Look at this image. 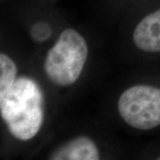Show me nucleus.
<instances>
[{
	"label": "nucleus",
	"instance_id": "obj_1",
	"mask_svg": "<svg viewBox=\"0 0 160 160\" xmlns=\"http://www.w3.org/2000/svg\"><path fill=\"white\" fill-rule=\"evenodd\" d=\"M0 115L12 135L29 141L44 121V97L39 86L29 78H19L0 104Z\"/></svg>",
	"mask_w": 160,
	"mask_h": 160
},
{
	"label": "nucleus",
	"instance_id": "obj_2",
	"mask_svg": "<svg viewBox=\"0 0 160 160\" xmlns=\"http://www.w3.org/2000/svg\"><path fill=\"white\" fill-rule=\"evenodd\" d=\"M88 56V46L83 36L75 29L63 30L47 52L44 69L52 82L68 86L78 79Z\"/></svg>",
	"mask_w": 160,
	"mask_h": 160
},
{
	"label": "nucleus",
	"instance_id": "obj_3",
	"mask_svg": "<svg viewBox=\"0 0 160 160\" xmlns=\"http://www.w3.org/2000/svg\"><path fill=\"white\" fill-rule=\"evenodd\" d=\"M121 118L139 130L160 126V89L149 86H134L125 91L118 100Z\"/></svg>",
	"mask_w": 160,
	"mask_h": 160
},
{
	"label": "nucleus",
	"instance_id": "obj_4",
	"mask_svg": "<svg viewBox=\"0 0 160 160\" xmlns=\"http://www.w3.org/2000/svg\"><path fill=\"white\" fill-rule=\"evenodd\" d=\"M133 42L144 52H160V9L148 14L139 22L133 32Z\"/></svg>",
	"mask_w": 160,
	"mask_h": 160
},
{
	"label": "nucleus",
	"instance_id": "obj_5",
	"mask_svg": "<svg viewBox=\"0 0 160 160\" xmlns=\"http://www.w3.org/2000/svg\"><path fill=\"white\" fill-rule=\"evenodd\" d=\"M54 160H98L100 154L95 143L86 136L74 138L55 149L50 157Z\"/></svg>",
	"mask_w": 160,
	"mask_h": 160
},
{
	"label": "nucleus",
	"instance_id": "obj_6",
	"mask_svg": "<svg viewBox=\"0 0 160 160\" xmlns=\"http://www.w3.org/2000/svg\"><path fill=\"white\" fill-rule=\"evenodd\" d=\"M15 62L5 53L0 52V104L16 80Z\"/></svg>",
	"mask_w": 160,
	"mask_h": 160
},
{
	"label": "nucleus",
	"instance_id": "obj_7",
	"mask_svg": "<svg viewBox=\"0 0 160 160\" xmlns=\"http://www.w3.org/2000/svg\"><path fill=\"white\" fill-rule=\"evenodd\" d=\"M52 35L51 27L46 22L36 23L31 29V36L37 41H45Z\"/></svg>",
	"mask_w": 160,
	"mask_h": 160
},
{
	"label": "nucleus",
	"instance_id": "obj_8",
	"mask_svg": "<svg viewBox=\"0 0 160 160\" xmlns=\"http://www.w3.org/2000/svg\"><path fill=\"white\" fill-rule=\"evenodd\" d=\"M158 159H160V158H158Z\"/></svg>",
	"mask_w": 160,
	"mask_h": 160
}]
</instances>
